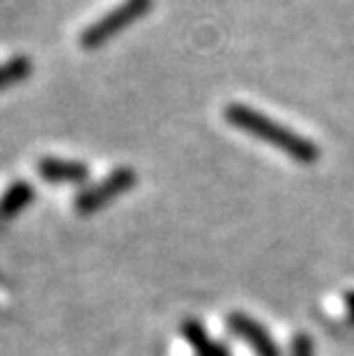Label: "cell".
Here are the masks:
<instances>
[{"mask_svg":"<svg viewBox=\"0 0 354 356\" xmlns=\"http://www.w3.org/2000/svg\"><path fill=\"white\" fill-rule=\"evenodd\" d=\"M182 333H184V338L189 340V345L193 347L195 356H230L228 350H223L221 345L214 343V340L207 336L205 329L200 327V322H195V320L184 322Z\"/></svg>","mask_w":354,"mask_h":356,"instance_id":"obj_7","label":"cell"},{"mask_svg":"<svg viewBox=\"0 0 354 356\" xmlns=\"http://www.w3.org/2000/svg\"><path fill=\"white\" fill-rule=\"evenodd\" d=\"M228 329L235 333L237 338H242L244 343L251 347L255 356H278L276 343L272 336L265 331V327H260L258 322L251 320L244 313H230L228 315Z\"/></svg>","mask_w":354,"mask_h":356,"instance_id":"obj_4","label":"cell"},{"mask_svg":"<svg viewBox=\"0 0 354 356\" xmlns=\"http://www.w3.org/2000/svg\"><path fill=\"white\" fill-rule=\"evenodd\" d=\"M33 198H35V188L28 181H14L5 191L3 198H0V221H7V218L21 214L33 202Z\"/></svg>","mask_w":354,"mask_h":356,"instance_id":"obj_6","label":"cell"},{"mask_svg":"<svg viewBox=\"0 0 354 356\" xmlns=\"http://www.w3.org/2000/svg\"><path fill=\"white\" fill-rule=\"evenodd\" d=\"M138 181V175L131 168H118L113 170L111 175L99 181V184L86 188V191L79 193L77 198V211L81 214H92L97 209H104L108 202L120 198L122 193H127L134 184Z\"/></svg>","mask_w":354,"mask_h":356,"instance_id":"obj_3","label":"cell"},{"mask_svg":"<svg viewBox=\"0 0 354 356\" xmlns=\"http://www.w3.org/2000/svg\"><path fill=\"white\" fill-rule=\"evenodd\" d=\"M152 7V0H124L118 7H113L108 14L97 19L81 33V44L86 49H97L106 44L111 37H115L120 30L131 26L134 21L143 19Z\"/></svg>","mask_w":354,"mask_h":356,"instance_id":"obj_2","label":"cell"},{"mask_svg":"<svg viewBox=\"0 0 354 356\" xmlns=\"http://www.w3.org/2000/svg\"><path fill=\"white\" fill-rule=\"evenodd\" d=\"M30 72H33V63H30V58H24V56H17V58H10V60H5V63H0V90L28 79Z\"/></svg>","mask_w":354,"mask_h":356,"instance_id":"obj_8","label":"cell"},{"mask_svg":"<svg viewBox=\"0 0 354 356\" xmlns=\"http://www.w3.org/2000/svg\"><path fill=\"white\" fill-rule=\"evenodd\" d=\"M345 301H348V310H350V315H352V320H354V292H350L348 297H345Z\"/></svg>","mask_w":354,"mask_h":356,"instance_id":"obj_10","label":"cell"},{"mask_svg":"<svg viewBox=\"0 0 354 356\" xmlns=\"http://www.w3.org/2000/svg\"><path fill=\"white\" fill-rule=\"evenodd\" d=\"M292 356H313V345L308 336H297L292 345Z\"/></svg>","mask_w":354,"mask_h":356,"instance_id":"obj_9","label":"cell"},{"mask_svg":"<svg viewBox=\"0 0 354 356\" xmlns=\"http://www.w3.org/2000/svg\"><path fill=\"white\" fill-rule=\"evenodd\" d=\"M37 172H40L42 179L51 181V184H81L90 175L86 163L65 161V159H51V156L40 159Z\"/></svg>","mask_w":354,"mask_h":356,"instance_id":"obj_5","label":"cell"},{"mask_svg":"<svg viewBox=\"0 0 354 356\" xmlns=\"http://www.w3.org/2000/svg\"><path fill=\"white\" fill-rule=\"evenodd\" d=\"M223 115L232 127L239 129V131H246V134H251L253 138L269 143L272 147L281 149V152L292 156L299 163H313L315 159L320 156V149L313 140H308L304 136L295 134L292 129L278 124L276 120L253 111L251 106L230 104V106H225Z\"/></svg>","mask_w":354,"mask_h":356,"instance_id":"obj_1","label":"cell"}]
</instances>
